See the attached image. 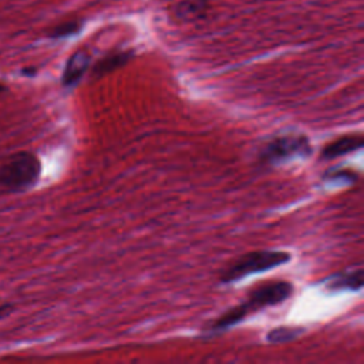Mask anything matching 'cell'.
<instances>
[{
    "label": "cell",
    "instance_id": "cell-11",
    "mask_svg": "<svg viewBox=\"0 0 364 364\" xmlns=\"http://www.w3.org/2000/svg\"><path fill=\"white\" fill-rule=\"evenodd\" d=\"M323 179L327 181H342L347 182V184H356V181L358 179V174L354 169H347V168H333L327 169L323 175Z\"/></svg>",
    "mask_w": 364,
    "mask_h": 364
},
{
    "label": "cell",
    "instance_id": "cell-1",
    "mask_svg": "<svg viewBox=\"0 0 364 364\" xmlns=\"http://www.w3.org/2000/svg\"><path fill=\"white\" fill-rule=\"evenodd\" d=\"M293 285L290 282H266L256 289H254L245 301H242L240 305L226 311L223 315H221L218 319H215L209 326L208 332L218 333L228 330L240 322H244L249 315L256 313L262 309H266L269 306L280 305L282 301L287 300L293 293Z\"/></svg>",
    "mask_w": 364,
    "mask_h": 364
},
{
    "label": "cell",
    "instance_id": "cell-2",
    "mask_svg": "<svg viewBox=\"0 0 364 364\" xmlns=\"http://www.w3.org/2000/svg\"><path fill=\"white\" fill-rule=\"evenodd\" d=\"M40 171L41 165L34 154H13L0 165V187L13 193L29 190L37 182Z\"/></svg>",
    "mask_w": 364,
    "mask_h": 364
},
{
    "label": "cell",
    "instance_id": "cell-5",
    "mask_svg": "<svg viewBox=\"0 0 364 364\" xmlns=\"http://www.w3.org/2000/svg\"><path fill=\"white\" fill-rule=\"evenodd\" d=\"M91 63V56L86 50H79L67 60V65L63 72L62 83L65 87H74L80 83Z\"/></svg>",
    "mask_w": 364,
    "mask_h": 364
},
{
    "label": "cell",
    "instance_id": "cell-6",
    "mask_svg": "<svg viewBox=\"0 0 364 364\" xmlns=\"http://www.w3.org/2000/svg\"><path fill=\"white\" fill-rule=\"evenodd\" d=\"M364 145V140L360 134L357 136H344L330 144H327L322 151V160H336L346 154L360 150Z\"/></svg>",
    "mask_w": 364,
    "mask_h": 364
},
{
    "label": "cell",
    "instance_id": "cell-12",
    "mask_svg": "<svg viewBox=\"0 0 364 364\" xmlns=\"http://www.w3.org/2000/svg\"><path fill=\"white\" fill-rule=\"evenodd\" d=\"M80 29H82V23L80 22H67V23H63V25L54 27L53 32L50 33V37H53V39H65V37L76 34L77 32H80Z\"/></svg>",
    "mask_w": 364,
    "mask_h": 364
},
{
    "label": "cell",
    "instance_id": "cell-7",
    "mask_svg": "<svg viewBox=\"0 0 364 364\" xmlns=\"http://www.w3.org/2000/svg\"><path fill=\"white\" fill-rule=\"evenodd\" d=\"M326 287L329 290H353L357 292L363 287V269H351L347 272L336 273L326 280Z\"/></svg>",
    "mask_w": 364,
    "mask_h": 364
},
{
    "label": "cell",
    "instance_id": "cell-13",
    "mask_svg": "<svg viewBox=\"0 0 364 364\" xmlns=\"http://www.w3.org/2000/svg\"><path fill=\"white\" fill-rule=\"evenodd\" d=\"M12 311H13V306L11 305V303H8V305H2V306H0V319H4V318H6L8 315H11Z\"/></svg>",
    "mask_w": 364,
    "mask_h": 364
},
{
    "label": "cell",
    "instance_id": "cell-4",
    "mask_svg": "<svg viewBox=\"0 0 364 364\" xmlns=\"http://www.w3.org/2000/svg\"><path fill=\"white\" fill-rule=\"evenodd\" d=\"M313 147L305 134H286L271 140L259 154V161L266 165H278L293 158L312 155Z\"/></svg>",
    "mask_w": 364,
    "mask_h": 364
},
{
    "label": "cell",
    "instance_id": "cell-10",
    "mask_svg": "<svg viewBox=\"0 0 364 364\" xmlns=\"http://www.w3.org/2000/svg\"><path fill=\"white\" fill-rule=\"evenodd\" d=\"M204 0H186L176 6V13L182 19H195L204 12Z\"/></svg>",
    "mask_w": 364,
    "mask_h": 364
},
{
    "label": "cell",
    "instance_id": "cell-8",
    "mask_svg": "<svg viewBox=\"0 0 364 364\" xmlns=\"http://www.w3.org/2000/svg\"><path fill=\"white\" fill-rule=\"evenodd\" d=\"M134 53L133 51H118V53H112V54H108L107 57L101 58L100 62L94 66L93 69V74L94 77L100 79L119 67L126 66L130 60L133 58Z\"/></svg>",
    "mask_w": 364,
    "mask_h": 364
},
{
    "label": "cell",
    "instance_id": "cell-3",
    "mask_svg": "<svg viewBox=\"0 0 364 364\" xmlns=\"http://www.w3.org/2000/svg\"><path fill=\"white\" fill-rule=\"evenodd\" d=\"M290 254L285 251H256L236 259L221 275V282L230 285L249 275L262 273L279 268L290 261Z\"/></svg>",
    "mask_w": 364,
    "mask_h": 364
},
{
    "label": "cell",
    "instance_id": "cell-9",
    "mask_svg": "<svg viewBox=\"0 0 364 364\" xmlns=\"http://www.w3.org/2000/svg\"><path fill=\"white\" fill-rule=\"evenodd\" d=\"M305 333V329L303 327H292V326H280V327H275L272 329L268 334H266V340L269 343H287L292 342L294 339H297L300 334Z\"/></svg>",
    "mask_w": 364,
    "mask_h": 364
},
{
    "label": "cell",
    "instance_id": "cell-14",
    "mask_svg": "<svg viewBox=\"0 0 364 364\" xmlns=\"http://www.w3.org/2000/svg\"><path fill=\"white\" fill-rule=\"evenodd\" d=\"M4 91H5V87L0 86V93H4Z\"/></svg>",
    "mask_w": 364,
    "mask_h": 364
}]
</instances>
